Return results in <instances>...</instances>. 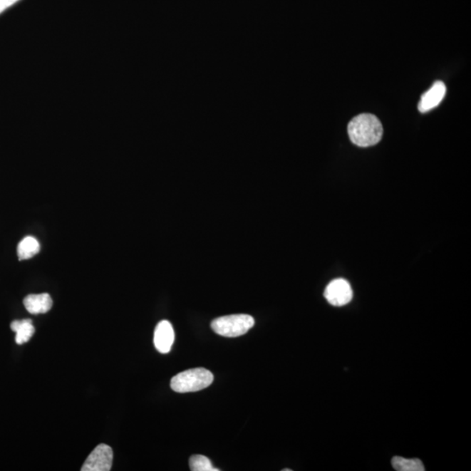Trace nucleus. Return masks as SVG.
Instances as JSON below:
<instances>
[{
    "label": "nucleus",
    "instance_id": "obj_13",
    "mask_svg": "<svg viewBox=\"0 0 471 471\" xmlns=\"http://www.w3.org/2000/svg\"><path fill=\"white\" fill-rule=\"evenodd\" d=\"M19 1V0H0V14Z\"/></svg>",
    "mask_w": 471,
    "mask_h": 471
},
{
    "label": "nucleus",
    "instance_id": "obj_11",
    "mask_svg": "<svg viewBox=\"0 0 471 471\" xmlns=\"http://www.w3.org/2000/svg\"><path fill=\"white\" fill-rule=\"evenodd\" d=\"M392 465L398 471H424L423 463L419 459H407L395 457L392 459Z\"/></svg>",
    "mask_w": 471,
    "mask_h": 471
},
{
    "label": "nucleus",
    "instance_id": "obj_9",
    "mask_svg": "<svg viewBox=\"0 0 471 471\" xmlns=\"http://www.w3.org/2000/svg\"><path fill=\"white\" fill-rule=\"evenodd\" d=\"M11 328L14 332L16 333V343L22 345L29 341L33 337L35 332V328L33 325V321L27 319V320L14 321L11 324Z\"/></svg>",
    "mask_w": 471,
    "mask_h": 471
},
{
    "label": "nucleus",
    "instance_id": "obj_3",
    "mask_svg": "<svg viewBox=\"0 0 471 471\" xmlns=\"http://www.w3.org/2000/svg\"><path fill=\"white\" fill-rule=\"evenodd\" d=\"M254 324V319L251 315L232 314L214 320L212 328L221 336L235 338L244 336Z\"/></svg>",
    "mask_w": 471,
    "mask_h": 471
},
{
    "label": "nucleus",
    "instance_id": "obj_1",
    "mask_svg": "<svg viewBox=\"0 0 471 471\" xmlns=\"http://www.w3.org/2000/svg\"><path fill=\"white\" fill-rule=\"evenodd\" d=\"M348 132L353 144L366 147L376 145L381 141L383 128L376 115L361 114L349 123Z\"/></svg>",
    "mask_w": 471,
    "mask_h": 471
},
{
    "label": "nucleus",
    "instance_id": "obj_7",
    "mask_svg": "<svg viewBox=\"0 0 471 471\" xmlns=\"http://www.w3.org/2000/svg\"><path fill=\"white\" fill-rule=\"evenodd\" d=\"M446 90V86L442 81L435 83L429 91L423 93L418 105L419 111L427 113L437 108L445 98Z\"/></svg>",
    "mask_w": 471,
    "mask_h": 471
},
{
    "label": "nucleus",
    "instance_id": "obj_5",
    "mask_svg": "<svg viewBox=\"0 0 471 471\" xmlns=\"http://www.w3.org/2000/svg\"><path fill=\"white\" fill-rule=\"evenodd\" d=\"M112 463L113 450L110 446L103 443L89 455L81 471H110Z\"/></svg>",
    "mask_w": 471,
    "mask_h": 471
},
{
    "label": "nucleus",
    "instance_id": "obj_2",
    "mask_svg": "<svg viewBox=\"0 0 471 471\" xmlns=\"http://www.w3.org/2000/svg\"><path fill=\"white\" fill-rule=\"evenodd\" d=\"M214 376L207 369L198 368L178 373L170 381V387L177 393L202 390L213 383Z\"/></svg>",
    "mask_w": 471,
    "mask_h": 471
},
{
    "label": "nucleus",
    "instance_id": "obj_10",
    "mask_svg": "<svg viewBox=\"0 0 471 471\" xmlns=\"http://www.w3.org/2000/svg\"><path fill=\"white\" fill-rule=\"evenodd\" d=\"M41 245L33 237H26L18 245V256L19 260L32 259L40 252Z\"/></svg>",
    "mask_w": 471,
    "mask_h": 471
},
{
    "label": "nucleus",
    "instance_id": "obj_6",
    "mask_svg": "<svg viewBox=\"0 0 471 471\" xmlns=\"http://www.w3.org/2000/svg\"><path fill=\"white\" fill-rule=\"evenodd\" d=\"M175 332L172 325L168 321L158 323L154 333V344L159 353H168L172 348Z\"/></svg>",
    "mask_w": 471,
    "mask_h": 471
},
{
    "label": "nucleus",
    "instance_id": "obj_12",
    "mask_svg": "<svg viewBox=\"0 0 471 471\" xmlns=\"http://www.w3.org/2000/svg\"><path fill=\"white\" fill-rule=\"evenodd\" d=\"M190 468L192 471H219L212 465L208 457L202 455H194L190 458Z\"/></svg>",
    "mask_w": 471,
    "mask_h": 471
},
{
    "label": "nucleus",
    "instance_id": "obj_4",
    "mask_svg": "<svg viewBox=\"0 0 471 471\" xmlns=\"http://www.w3.org/2000/svg\"><path fill=\"white\" fill-rule=\"evenodd\" d=\"M325 298L331 305L343 306L353 299V291L350 284L343 279L333 280L325 290Z\"/></svg>",
    "mask_w": 471,
    "mask_h": 471
},
{
    "label": "nucleus",
    "instance_id": "obj_8",
    "mask_svg": "<svg viewBox=\"0 0 471 471\" xmlns=\"http://www.w3.org/2000/svg\"><path fill=\"white\" fill-rule=\"evenodd\" d=\"M24 306L30 314H46L52 309L53 299L48 294H31L24 299Z\"/></svg>",
    "mask_w": 471,
    "mask_h": 471
},
{
    "label": "nucleus",
    "instance_id": "obj_14",
    "mask_svg": "<svg viewBox=\"0 0 471 471\" xmlns=\"http://www.w3.org/2000/svg\"><path fill=\"white\" fill-rule=\"evenodd\" d=\"M291 470H288V469L283 470V471H291Z\"/></svg>",
    "mask_w": 471,
    "mask_h": 471
}]
</instances>
